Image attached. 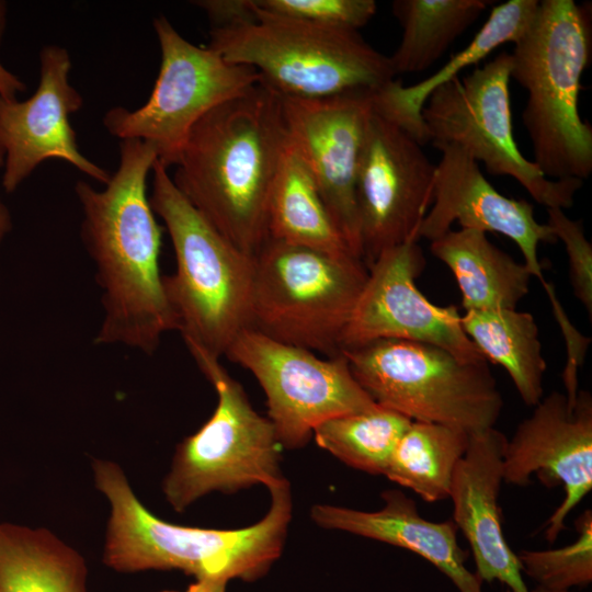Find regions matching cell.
Here are the masks:
<instances>
[{
  "mask_svg": "<svg viewBox=\"0 0 592 592\" xmlns=\"http://www.w3.org/2000/svg\"><path fill=\"white\" fill-rule=\"evenodd\" d=\"M158 160L140 139L119 141L116 170L104 189L75 185L82 243L95 264L103 320L94 344H122L148 355L162 335L178 331L159 266L163 227L156 220L147 180Z\"/></svg>",
  "mask_w": 592,
  "mask_h": 592,
  "instance_id": "6da1fadb",
  "label": "cell"
},
{
  "mask_svg": "<svg viewBox=\"0 0 592 592\" xmlns=\"http://www.w3.org/2000/svg\"><path fill=\"white\" fill-rule=\"evenodd\" d=\"M289 143L282 96L260 80L194 125L171 179L226 239L253 257L269 238V197Z\"/></svg>",
  "mask_w": 592,
  "mask_h": 592,
  "instance_id": "7a4b0ae2",
  "label": "cell"
},
{
  "mask_svg": "<svg viewBox=\"0 0 592 592\" xmlns=\"http://www.w3.org/2000/svg\"><path fill=\"white\" fill-rule=\"evenodd\" d=\"M96 489L110 504L103 561L118 572L177 569L201 579L261 577L280 557L292 516L287 480L269 489L270 509L238 530L189 527L160 520L135 494L121 466L94 459Z\"/></svg>",
  "mask_w": 592,
  "mask_h": 592,
  "instance_id": "3957f363",
  "label": "cell"
},
{
  "mask_svg": "<svg viewBox=\"0 0 592 592\" xmlns=\"http://www.w3.org/2000/svg\"><path fill=\"white\" fill-rule=\"evenodd\" d=\"M591 5L543 0L514 43L510 77L527 92L522 114L533 162L553 180L592 172V127L579 113L581 77L592 53Z\"/></svg>",
  "mask_w": 592,
  "mask_h": 592,
  "instance_id": "277c9868",
  "label": "cell"
},
{
  "mask_svg": "<svg viewBox=\"0 0 592 592\" xmlns=\"http://www.w3.org/2000/svg\"><path fill=\"white\" fill-rule=\"evenodd\" d=\"M149 202L171 239L177 269L163 275L167 300L186 348L220 358L250 328L253 257L226 239L177 189L158 160Z\"/></svg>",
  "mask_w": 592,
  "mask_h": 592,
  "instance_id": "5b68a950",
  "label": "cell"
},
{
  "mask_svg": "<svg viewBox=\"0 0 592 592\" xmlns=\"http://www.w3.org/2000/svg\"><path fill=\"white\" fill-rule=\"evenodd\" d=\"M209 36L208 46L224 59L254 68L263 83L285 98L375 92L396 76L389 57L357 30L314 24L258 4L254 20L212 29Z\"/></svg>",
  "mask_w": 592,
  "mask_h": 592,
  "instance_id": "8992f818",
  "label": "cell"
},
{
  "mask_svg": "<svg viewBox=\"0 0 592 592\" xmlns=\"http://www.w3.org/2000/svg\"><path fill=\"white\" fill-rule=\"evenodd\" d=\"M353 255H332L267 238L253 255L250 328L275 341L334 357L366 282Z\"/></svg>",
  "mask_w": 592,
  "mask_h": 592,
  "instance_id": "52a82bcc",
  "label": "cell"
},
{
  "mask_svg": "<svg viewBox=\"0 0 592 592\" xmlns=\"http://www.w3.org/2000/svg\"><path fill=\"white\" fill-rule=\"evenodd\" d=\"M349 367L379 406L411 421L469 434L494 428L503 399L487 362H467L423 342L382 339L344 350Z\"/></svg>",
  "mask_w": 592,
  "mask_h": 592,
  "instance_id": "ba28073f",
  "label": "cell"
},
{
  "mask_svg": "<svg viewBox=\"0 0 592 592\" xmlns=\"http://www.w3.org/2000/svg\"><path fill=\"white\" fill-rule=\"evenodd\" d=\"M217 392L212 417L178 446L162 492L178 512L213 491L232 492L262 483L267 489L286 479L273 424L249 402L219 358L187 348Z\"/></svg>",
  "mask_w": 592,
  "mask_h": 592,
  "instance_id": "9c48e42d",
  "label": "cell"
},
{
  "mask_svg": "<svg viewBox=\"0 0 592 592\" xmlns=\"http://www.w3.org/2000/svg\"><path fill=\"white\" fill-rule=\"evenodd\" d=\"M152 26L161 60L148 100L134 110H107L102 123L119 140L140 139L151 145L158 161L169 169L177 166L194 125L261 77L252 67L227 61L208 45L192 44L162 14L153 19Z\"/></svg>",
  "mask_w": 592,
  "mask_h": 592,
  "instance_id": "30bf717a",
  "label": "cell"
},
{
  "mask_svg": "<svg viewBox=\"0 0 592 592\" xmlns=\"http://www.w3.org/2000/svg\"><path fill=\"white\" fill-rule=\"evenodd\" d=\"M510 72L511 56L502 52L436 88L421 111L429 143L462 148L488 173L513 178L546 208H570L583 181L545 177L514 140Z\"/></svg>",
  "mask_w": 592,
  "mask_h": 592,
  "instance_id": "8fae6325",
  "label": "cell"
},
{
  "mask_svg": "<svg viewBox=\"0 0 592 592\" xmlns=\"http://www.w3.org/2000/svg\"><path fill=\"white\" fill-rule=\"evenodd\" d=\"M225 355L254 375L266 396L267 419L280 444L288 448L304 446L327 420L377 405L342 354L321 358L309 350L246 329Z\"/></svg>",
  "mask_w": 592,
  "mask_h": 592,
  "instance_id": "7c38bea8",
  "label": "cell"
},
{
  "mask_svg": "<svg viewBox=\"0 0 592 592\" xmlns=\"http://www.w3.org/2000/svg\"><path fill=\"white\" fill-rule=\"evenodd\" d=\"M435 171L422 145L373 111L355 187L362 260L367 269L384 251L418 241L432 203Z\"/></svg>",
  "mask_w": 592,
  "mask_h": 592,
  "instance_id": "4fadbf2b",
  "label": "cell"
},
{
  "mask_svg": "<svg viewBox=\"0 0 592 592\" xmlns=\"http://www.w3.org/2000/svg\"><path fill=\"white\" fill-rule=\"evenodd\" d=\"M425 259L417 241L390 248L368 267L342 333L340 352L382 339L440 346L467 362H487L465 333L456 306L441 307L418 289Z\"/></svg>",
  "mask_w": 592,
  "mask_h": 592,
  "instance_id": "5bb4252c",
  "label": "cell"
},
{
  "mask_svg": "<svg viewBox=\"0 0 592 592\" xmlns=\"http://www.w3.org/2000/svg\"><path fill=\"white\" fill-rule=\"evenodd\" d=\"M373 92L326 99L282 96L291 141L308 164L320 196L352 253L362 260L356 175Z\"/></svg>",
  "mask_w": 592,
  "mask_h": 592,
  "instance_id": "9a60e30c",
  "label": "cell"
},
{
  "mask_svg": "<svg viewBox=\"0 0 592 592\" xmlns=\"http://www.w3.org/2000/svg\"><path fill=\"white\" fill-rule=\"evenodd\" d=\"M67 48L49 44L39 52V80L26 100L0 98V143L4 150L2 187L14 192L47 159H60L105 185L111 177L79 149L70 115L83 98L70 82Z\"/></svg>",
  "mask_w": 592,
  "mask_h": 592,
  "instance_id": "2e32d148",
  "label": "cell"
},
{
  "mask_svg": "<svg viewBox=\"0 0 592 592\" xmlns=\"http://www.w3.org/2000/svg\"><path fill=\"white\" fill-rule=\"evenodd\" d=\"M536 475L548 487L563 485L565 499L547 522L545 536L554 542L567 515L592 489V397L579 390L570 406L553 391L534 406L530 417L506 441L503 482L526 486Z\"/></svg>",
  "mask_w": 592,
  "mask_h": 592,
  "instance_id": "e0dca14e",
  "label": "cell"
},
{
  "mask_svg": "<svg viewBox=\"0 0 592 592\" xmlns=\"http://www.w3.org/2000/svg\"><path fill=\"white\" fill-rule=\"evenodd\" d=\"M434 147L442 158L436 164L432 206L419 227L418 239L433 241L455 221L462 228L501 234L519 247L524 264L545 286L537 248L540 242L555 243L557 238L547 224L536 220L534 206L499 193L483 177L479 163L462 148Z\"/></svg>",
  "mask_w": 592,
  "mask_h": 592,
  "instance_id": "ac0fdd59",
  "label": "cell"
},
{
  "mask_svg": "<svg viewBox=\"0 0 592 592\" xmlns=\"http://www.w3.org/2000/svg\"><path fill=\"white\" fill-rule=\"evenodd\" d=\"M506 441L494 428L470 434L468 447L454 469L448 498L453 502L454 524L474 555L478 579L488 583L500 581L511 592H531L501 524L498 498Z\"/></svg>",
  "mask_w": 592,
  "mask_h": 592,
  "instance_id": "d6986e66",
  "label": "cell"
},
{
  "mask_svg": "<svg viewBox=\"0 0 592 592\" xmlns=\"http://www.w3.org/2000/svg\"><path fill=\"white\" fill-rule=\"evenodd\" d=\"M382 497L384 505L374 512L318 504L312 506L311 517L325 528L406 548L434 565L459 592H482V582L465 566L467 555L458 545L453 521L423 519L415 502L399 490H387Z\"/></svg>",
  "mask_w": 592,
  "mask_h": 592,
  "instance_id": "ffe728a7",
  "label": "cell"
},
{
  "mask_svg": "<svg viewBox=\"0 0 592 592\" xmlns=\"http://www.w3.org/2000/svg\"><path fill=\"white\" fill-rule=\"evenodd\" d=\"M538 2L509 0L493 7L471 42L431 77L408 87L394 79L373 92V111L408 133L420 145L428 144L421 111L429 95L458 77L463 69L478 65L499 46L517 42L530 27Z\"/></svg>",
  "mask_w": 592,
  "mask_h": 592,
  "instance_id": "44dd1931",
  "label": "cell"
},
{
  "mask_svg": "<svg viewBox=\"0 0 592 592\" xmlns=\"http://www.w3.org/2000/svg\"><path fill=\"white\" fill-rule=\"evenodd\" d=\"M431 252L452 271L465 311L515 309L533 276L524 263L475 229L448 230L431 241Z\"/></svg>",
  "mask_w": 592,
  "mask_h": 592,
  "instance_id": "7402d4cb",
  "label": "cell"
},
{
  "mask_svg": "<svg viewBox=\"0 0 592 592\" xmlns=\"http://www.w3.org/2000/svg\"><path fill=\"white\" fill-rule=\"evenodd\" d=\"M267 235L332 255L355 257L333 223L308 164L292 141L270 193Z\"/></svg>",
  "mask_w": 592,
  "mask_h": 592,
  "instance_id": "603a6c76",
  "label": "cell"
},
{
  "mask_svg": "<svg viewBox=\"0 0 592 592\" xmlns=\"http://www.w3.org/2000/svg\"><path fill=\"white\" fill-rule=\"evenodd\" d=\"M83 557L44 527L0 523V592H88Z\"/></svg>",
  "mask_w": 592,
  "mask_h": 592,
  "instance_id": "cb8c5ba5",
  "label": "cell"
},
{
  "mask_svg": "<svg viewBox=\"0 0 592 592\" xmlns=\"http://www.w3.org/2000/svg\"><path fill=\"white\" fill-rule=\"evenodd\" d=\"M462 327L488 361L501 365L527 406L544 397L547 368L534 316L515 309L466 311Z\"/></svg>",
  "mask_w": 592,
  "mask_h": 592,
  "instance_id": "d4e9b609",
  "label": "cell"
},
{
  "mask_svg": "<svg viewBox=\"0 0 592 592\" xmlns=\"http://www.w3.org/2000/svg\"><path fill=\"white\" fill-rule=\"evenodd\" d=\"M486 0H396L392 14L402 35L389 56L395 75L420 72L435 64L486 10Z\"/></svg>",
  "mask_w": 592,
  "mask_h": 592,
  "instance_id": "484cf974",
  "label": "cell"
},
{
  "mask_svg": "<svg viewBox=\"0 0 592 592\" xmlns=\"http://www.w3.org/2000/svg\"><path fill=\"white\" fill-rule=\"evenodd\" d=\"M469 439L470 434L458 428L412 421L396 445L384 475L426 502L445 500Z\"/></svg>",
  "mask_w": 592,
  "mask_h": 592,
  "instance_id": "4316f807",
  "label": "cell"
},
{
  "mask_svg": "<svg viewBox=\"0 0 592 592\" xmlns=\"http://www.w3.org/2000/svg\"><path fill=\"white\" fill-rule=\"evenodd\" d=\"M412 421L376 405L337 417L312 432L317 444L346 465L373 475H384L390 456Z\"/></svg>",
  "mask_w": 592,
  "mask_h": 592,
  "instance_id": "83f0119b",
  "label": "cell"
},
{
  "mask_svg": "<svg viewBox=\"0 0 592 592\" xmlns=\"http://www.w3.org/2000/svg\"><path fill=\"white\" fill-rule=\"evenodd\" d=\"M577 539L561 548L522 550L517 554L522 573L536 587L570 591L592 582V513L585 510L576 521Z\"/></svg>",
  "mask_w": 592,
  "mask_h": 592,
  "instance_id": "f1b7e54d",
  "label": "cell"
},
{
  "mask_svg": "<svg viewBox=\"0 0 592 592\" xmlns=\"http://www.w3.org/2000/svg\"><path fill=\"white\" fill-rule=\"evenodd\" d=\"M257 4L275 14L314 24L357 30L375 15L374 0H255Z\"/></svg>",
  "mask_w": 592,
  "mask_h": 592,
  "instance_id": "f546056e",
  "label": "cell"
},
{
  "mask_svg": "<svg viewBox=\"0 0 592 592\" xmlns=\"http://www.w3.org/2000/svg\"><path fill=\"white\" fill-rule=\"evenodd\" d=\"M547 225L557 240L565 244L569 265V281L574 297L592 316V244L585 238L581 220L569 218L560 208H547Z\"/></svg>",
  "mask_w": 592,
  "mask_h": 592,
  "instance_id": "4dcf8cb0",
  "label": "cell"
},
{
  "mask_svg": "<svg viewBox=\"0 0 592 592\" xmlns=\"http://www.w3.org/2000/svg\"><path fill=\"white\" fill-rule=\"evenodd\" d=\"M192 3L206 13L212 29L240 25L257 16L255 0H197Z\"/></svg>",
  "mask_w": 592,
  "mask_h": 592,
  "instance_id": "1f68e13d",
  "label": "cell"
},
{
  "mask_svg": "<svg viewBox=\"0 0 592 592\" xmlns=\"http://www.w3.org/2000/svg\"><path fill=\"white\" fill-rule=\"evenodd\" d=\"M8 4L0 0V44L7 26ZM26 90L25 83L0 61V98L15 100Z\"/></svg>",
  "mask_w": 592,
  "mask_h": 592,
  "instance_id": "d6a6232c",
  "label": "cell"
},
{
  "mask_svg": "<svg viewBox=\"0 0 592 592\" xmlns=\"http://www.w3.org/2000/svg\"><path fill=\"white\" fill-rule=\"evenodd\" d=\"M228 581L223 579H201L192 583L189 592H226V584Z\"/></svg>",
  "mask_w": 592,
  "mask_h": 592,
  "instance_id": "836d02e7",
  "label": "cell"
},
{
  "mask_svg": "<svg viewBox=\"0 0 592 592\" xmlns=\"http://www.w3.org/2000/svg\"><path fill=\"white\" fill-rule=\"evenodd\" d=\"M12 216L9 208L0 197V244L12 229Z\"/></svg>",
  "mask_w": 592,
  "mask_h": 592,
  "instance_id": "e575fe53",
  "label": "cell"
},
{
  "mask_svg": "<svg viewBox=\"0 0 592 592\" xmlns=\"http://www.w3.org/2000/svg\"><path fill=\"white\" fill-rule=\"evenodd\" d=\"M531 592H570V591H554V590H547L540 587H535Z\"/></svg>",
  "mask_w": 592,
  "mask_h": 592,
  "instance_id": "d590c367",
  "label": "cell"
},
{
  "mask_svg": "<svg viewBox=\"0 0 592 592\" xmlns=\"http://www.w3.org/2000/svg\"><path fill=\"white\" fill-rule=\"evenodd\" d=\"M3 163H4V150H3L2 145L0 143V168L3 167Z\"/></svg>",
  "mask_w": 592,
  "mask_h": 592,
  "instance_id": "8d00e7d4",
  "label": "cell"
},
{
  "mask_svg": "<svg viewBox=\"0 0 592 592\" xmlns=\"http://www.w3.org/2000/svg\"><path fill=\"white\" fill-rule=\"evenodd\" d=\"M162 592H177V591H162ZM185 592H189L187 590Z\"/></svg>",
  "mask_w": 592,
  "mask_h": 592,
  "instance_id": "74e56055",
  "label": "cell"
}]
</instances>
